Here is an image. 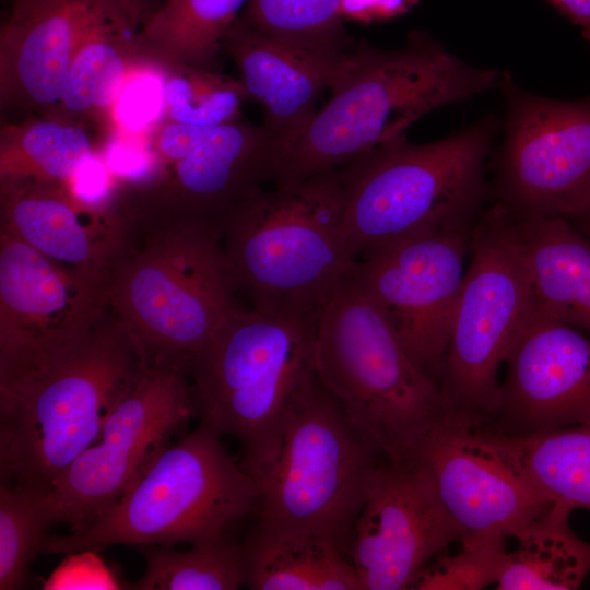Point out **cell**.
Instances as JSON below:
<instances>
[{"mask_svg": "<svg viewBox=\"0 0 590 590\" xmlns=\"http://www.w3.org/2000/svg\"><path fill=\"white\" fill-rule=\"evenodd\" d=\"M503 74L467 63L423 31L393 49L356 44L330 99L281 146L272 181L338 168L405 137L435 109L499 88Z\"/></svg>", "mask_w": 590, "mask_h": 590, "instance_id": "1", "label": "cell"}, {"mask_svg": "<svg viewBox=\"0 0 590 590\" xmlns=\"http://www.w3.org/2000/svg\"><path fill=\"white\" fill-rule=\"evenodd\" d=\"M129 233L109 307L148 365L188 370L238 307L220 220L125 206Z\"/></svg>", "mask_w": 590, "mask_h": 590, "instance_id": "2", "label": "cell"}, {"mask_svg": "<svg viewBox=\"0 0 590 590\" xmlns=\"http://www.w3.org/2000/svg\"><path fill=\"white\" fill-rule=\"evenodd\" d=\"M317 314L237 308L191 363L200 422L238 440L258 483L317 375Z\"/></svg>", "mask_w": 590, "mask_h": 590, "instance_id": "3", "label": "cell"}, {"mask_svg": "<svg viewBox=\"0 0 590 590\" xmlns=\"http://www.w3.org/2000/svg\"><path fill=\"white\" fill-rule=\"evenodd\" d=\"M344 206L338 167L260 188L229 208L220 227L236 291L256 309L318 314L356 262L344 233Z\"/></svg>", "mask_w": 590, "mask_h": 590, "instance_id": "4", "label": "cell"}, {"mask_svg": "<svg viewBox=\"0 0 590 590\" xmlns=\"http://www.w3.org/2000/svg\"><path fill=\"white\" fill-rule=\"evenodd\" d=\"M148 364L110 309L84 346L35 380L0 393L1 483L46 496L99 436Z\"/></svg>", "mask_w": 590, "mask_h": 590, "instance_id": "5", "label": "cell"}, {"mask_svg": "<svg viewBox=\"0 0 590 590\" xmlns=\"http://www.w3.org/2000/svg\"><path fill=\"white\" fill-rule=\"evenodd\" d=\"M315 370L388 461L411 459L450 408L353 272L318 310Z\"/></svg>", "mask_w": 590, "mask_h": 590, "instance_id": "6", "label": "cell"}, {"mask_svg": "<svg viewBox=\"0 0 590 590\" xmlns=\"http://www.w3.org/2000/svg\"><path fill=\"white\" fill-rule=\"evenodd\" d=\"M221 434L200 425L165 446L87 529L45 535L40 552L74 554L113 545L190 544L226 535L255 511L258 483L225 449Z\"/></svg>", "mask_w": 590, "mask_h": 590, "instance_id": "7", "label": "cell"}, {"mask_svg": "<svg viewBox=\"0 0 590 590\" xmlns=\"http://www.w3.org/2000/svg\"><path fill=\"white\" fill-rule=\"evenodd\" d=\"M498 129L487 117L430 143L402 137L340 166L343 227L354 258L399 238L474 222Z\"/></svg>", "mask_w": 590, "mask_h": 590, "instance_id": "8", "label": "cell"}, {"mask_svg": "<svg viewBox=\"0 0 590 590\" xmlns=\"http://www.w3.org/2000/svg\"><path fill=\"white\" fill-rule=\"evenodd\" d=\"M385 460L317 377L258 482V523L328 538L347 554Z\"/></svg>", "mask_w": 590, "mask_h": 590, "instance_id": "9", "label": "cell"}, {"mask_svg": "<svg viewBox=\"0 0 590 590\" xmlns=\"http://www.w3.org/2000/svg\"><path fill=\"white\" fill-rule=\"evenodd\" d=\"M536 309L531 280L502 209L475 221L439 381L449 405L479 418L496 410L497 375Z\"/></svg>", "mask_w": 590, "mask_h": 590, "instance_id": "10", "label": "cell"}, {"mask_svg": "<svg viewBox=\"0 0 590 590\" xmlns=\"http://www.w3.org/2000/svg\"><path fill=\"white\" fill-rule=\"evenodd\" d=\"M110 278L60 264L0 228V393L59 365L109 309Z\"/></svg>", "mask_w": 590, "mask_h": 590, "instance_id": "11", "label": "cell"}, {"mask_svg": "<svg viewBox=\"0 0 590 590\" xmlns=\"http://www.w3.org/2000/svg\"><path fill=\"white\" fill-rule=\"evenodd\" d=\"M197 409L189 377L167 365H146L107 416L98 438L42 497L49 524L81 533L106 511L168 445Z\"/></svg>", "mask_w": 590, "mask_h": 590, "instance_id": "12", "label": "cell"}, {"mask_svg": "<svg viewBox=\"0 0 590 590\" xmlns=\"http://www.w3.org/2000/svg\"><path fill=\"white\" fill-rule=\"evenodd\" d=\"M505 134L496 204L522 216L576 219L590 211V96L529 93L504 72Z\"/></svg>", "mask_w": 590, "mask_h": 590, "instance_id": "13", "label": "cell"}, {"mask_svg": "<svg viewBox=\"0 0 590 590\" xmlns=\"http://www.w3.org/2000/svg\"><path fill=\"white\" fill-rule=\"evenodd\" d=\"M475 221L371 248L353 270L406 352L438 385Z\"/></svg>", "mask_w": 590, "mask_h": 590, "instance_id": "14", "label": "cell"}, {"mask_svg": "<svg viewBox=\"0 0 590 590\" xmlns=\"http://www.w3.org/2000/svg\"><path fill=\"white\" fill-rule=\"evenodd\" d=\"M411 459L429 475L461 539L515 538L551 505L530 486L475 416L449 408Z\"/></svg>", "mask_w": 590, "mask_h": 590, "instance_id": "15", "label": "cell"}, {"mask_svg": "<svg viewBox=\"0 0 590 590\" xmlns=\"http://www.w3.org/2000/svg\"><path fill=\"white\" fill-rule=\"evenodd\" d=\"M460 539L425 469L414 459L385 460L349 546L358 590L411 589L418 574Z\"/></svg>", "mask_w": 590, "mask_h": 590, "instance_id": "16", "label": "cell"}, {"mask_svg": "<svg viewBox=\"0 0 590 590\" xmlns=\"http://www.w3.org/2000/svg\"><path fill=\"white\" fill-rule=\"evenodd\" d=\"M114 24L130 27L113 0H11L0 30L1 109L54 117L75 54Z\"/></svg>", "mask_w": 590, "mask_h": 590, "instance_id": "17", "label": "cell"}, {"mask_svg": "<svg viewBox=\"0 0 590 590\" xmlns=\"http://www.w3.org/2000/svg\"><path fill=\"white\" fill-rule=\"evenodd\" d=\"M492 416L507 435L590 423V340L536 309L514 340Z\"/></svg>", "mask_w": 590, "mask_h": 590, "instance_id": "18", "label": "cell"}, {"mask_svg": "<svg viewBox=\"0 0 590 590\" xmlns=\"http://www.w3.org/2000/svg\"><path fill=\"white\" fill-rule=\"evenodd\" d=\"M280 149V139L263 125L238 120L219 126L188 156L126 193L140 206L220 220L272 181Z\"/></svg>", "mask_w": 590, "mask_h": 590, "instance_id": "19", "label": "cell"}, {"mask_svg": "<svg viewBox=\"0 0 590 590\" xmlns=\"http://www.w3.org/2000/svg\"><path fill=\"white\" fill-rule=\"evenodd\" d=\"M0 228L60 264L111 279L129 220L119 201L90 205L64 184L0 179Z\"/></svg>", "mask_w": 590, "mask_h": 590, "instance_id": "20", "label": "cell"}, {"mask_svg": "<svg viewBox=\"0 0 590 590\" xmlns=\"http://www.w3.org/2000/svg\"><path fill=\"white\" fill-rule=\"evenodd\" d=\"M221 47L237 66L248 97L262 106L263 126L282 146L314 116L320 94L342 79L355 46L342 52L309 49L258 32L238 16Z\"/></svg>", "mask_w": 590, "mask_h": 590, "instance_id": "21", "label": "cell"}, {"mask_svg": "<svg viewBox=\"0 0 590 590\" xmlns=\"http://www.w3.org/2000/svg\"><path fill=\"white\" fill-rule=\"evenodd\" d=\"M498 206L522 255L538 307L590 333V239L568 219L516 215Z\"/></svg>", "mask_w": 590, "mask_h": 590, "instance_id": "22", "label": "cell"}, {"mask_svg": "<svg viewBox=\"0 0 590 590\" xmlns=\"http://www.w3.org/2000/svg\"><path fill=\"white\" fill-rule=\"evenodd\" d=\"M253 590H358L354 566L334 541L258 523L241 543Z\"/></svg>", "mask_w": 590, "mask_h": 590, "instance_id": "23", "label": "cell"}, {"mask_svg": "<svg viewBox=\"0 0 590 590\" xmlns=\"http://www.w3.org/2000/svg\"><path fill=\"white\" fill-rule=\"evenodd\" d=\"M135 32L125 24L107 26L88 38L75 54L54 117L111 131V110L130 70L146 57Z\"/></svg>", "mask_w": 590, "mask_h": 590, "instance_id": "24", "label": "cell"}, {"mask_svg": "<svg viewBox=\"0 0 590 590\" xmlns=\"http://www.w3.org/2000/svg\"><path fill=\"white\" fill-rule=\"evenodd\" d=\"M489 433L545 503L590 510V423L524 436Z\"/></svg>", "mask_w": 590, "mask_h": 590, "instance_id": "25", "label": "cell"}, {"mask_svg": "<svg viewBox=\"0 0 590 590\" xmlns=\"http://www.w3.org/2000/svg\"><path fill=\"white\" fill-rule=\"evenodd\" d=\"M573 510L551 505L519 531L517 547L507 552L499 590H574L590 573V542L569 526Z\"/></svg>", "mask_w": 590, "mask_h": 590, "instance_id": "26", "label": "cell"}, {"mask_svg": "<svg viewBox=\"0 0 590 590\" xmlns=\"http://www.w3.org/2000/svg\"><path fill=\"white\" fill-rule=\"evenodd\" d=\"M248 0H167L134 36L141 51L166 64L215 70L222 39Z\"/></svg>", "mask_w": 590, "mask_h": 590, "instance_id": "27", "label": "cell"}, {"mask_svg": "<svg viewBox=\"0 0 590 590\" xmlns=\"http://www.w3.org/2000/svg\"><path fill=\"white\" fill-rule=\"evenodd\" d=\"M101 146L88 128L56 117L4 123L0 130V179L67 184Z\"/></svg>", "mask_w": 590, "mask_h": 590, "instance_id": "28", "label": "cell"}, {"mask_svg": "<svg viewBox=\"0 0 590 590\" xmlns=\"http://www.w3.org/2000/svg\"><path fill=\"white\" fill-rule=\"evenodd\" d=\"M143 554L145 571L131 589L235 590L245 586L243 545L227 534L191 544L188 551L152 546Z\"/></svg>", "mask_w": 590, "mask_h": 590, "instance_id": "29", "label": "cell"}, {"mask_svg": "<svg viewBox=\"0 0 590 590\" xmlns=\"http://www.w3.org/2000/svg\"><path fill=\"white\" fill-rule=\"evenodd\" d=\"M341 0H248L239 17L253 30L309 49L342 52L355 46L343 27Z\"/></svg>", "mask_w": 590, "mask_h": 590, "instance_id": "30", "label": "cell"}, {"mask_svg": "<svg viewBox=\"0 0 590 590\" xmlns=\"http://www.w3.org/2000/svg\"><path fill=\"white\" fill-rule=\"evenodd\" d=\"M163 64L166 119L206 128L239 120L248 97L240 80L199 67Z\"/></svg>", "mask_w": 590, "mask_h": 590, "instance_id": "31", "label": "cell"}, {"mask_svg": "<svg viewBox=\"0 0 590 590\" xmlns=\"http://www.w3.org/2000/svg\"><path fill=\"white\" fill-rule=\"evenodd\" d=\"M42 495L1 483L0 589H22L49 526Z\"/></svg>", "mask_w": 590, "mask_h": 590, "instance_id": "32", "label": "cell"}, {"mask_svg": "<svg viewBox=\"0 0 590 590\" xmlns=\"http://www.w3.org/2000/svg\"><path fill=\"white\" fill-rule=\"evenodd\" d=\"M453 555H437L416 577L411 589L480 590L497 585L507 551L505 539L462 540Z\"/></svg>", "mask_w": 590, "mask_h": 590, "instance_id": "33", "label": "cell"}, {"mask_svg": "<svg viewBox=\"0 0 590 590\" xmlns=\"http://www.w3.org/2000/svg\"><path fill=\"white\" fill-rule=\"evenodd\" d=\"M165 83L162 62L145 58L137 63L128 73L113 106L109 134H150L155 130L166 119Z\"/></svg>", "mask_w": 590, "mask_h": 590, "instance_id": "34", "label": "cell"}, {"mask_svg": "<svg viewBox=\"0 0 590 590\" xmlns=\"http://www.w3.org/2000/svg\"><path fill=\"white\" fill-rule=\"evenodd\" d=\"M99 152L119 189L145 186L157 173L150 134L114 132L104 139Z\"/></svg>", "mask_w": 590, "mask_h": 590, "instance_id": "35", "label": "cell"}, {"mask_svg": "<svg viewBox=\"0 0 590 590\" xmlns=\"http://www.w3.org/2000/svg\"><path fill=\"white\" fill-rule=\"evenodd\" d=\"M212 129L165 119L150 133L151 148L157 162V173L154 179L165 168L188 156L202 143Z\"/></svg>", "mask_w": 590, "mask_h": 590, "instance_id": "36", "label": "cell"}, {"mask_svg": "<svg viewBox=\"0 0 590 590\" xmlns=\"http://www.w3.org/2000/svg\"><path fill=\"white\" fill-rule=\"evenodd\" d=\"M420 0H341L342 19L359 23L387 21L412 10Z\"/></svg>", "mask_w": 590, "mask_h": 590, "instance_id": "37", "label": "cell"}, {"mask_svg": "<svg viewBox=\"0 0 590 590\" xmlns=\"http://www.w3.org/2000/svg\"><path fill=\"white\" fill-rule=\"evenodd\" d=\"M130 27L138 32L167 0H113Z\"/></svg>", "mask_w": 590, "mask_h": 590, "instance_id": "38", "label": "cell"}, {"mask_svg": "<svg viewBox=\"0 0 590 590\" xmlns=\"http://www.w3.org/2000/svg\"><path fill=\"white\" fill-rule=\"evenodd\" d=\"M573 24L590 45V0H546Z\"/></svg>", "mask_w": 590, "mask_h": 590, "instance_id": "39", "label": "cell"}, {"mask_svg": "<svg viewBox=\"0 0 590 590\" xmlns=\"http://www.w3.org/2000/svg\"><path fill=\"white\" fill-rule=\"evenodd\" d=\"M573 221L578 222L581 225L579 231L587 232V236L590 239V211L573 219Z\"/></svg>", "mask_w": 590, "mask_h": 590, "instance_id": "40", "label": "cell"}]
</instances>
